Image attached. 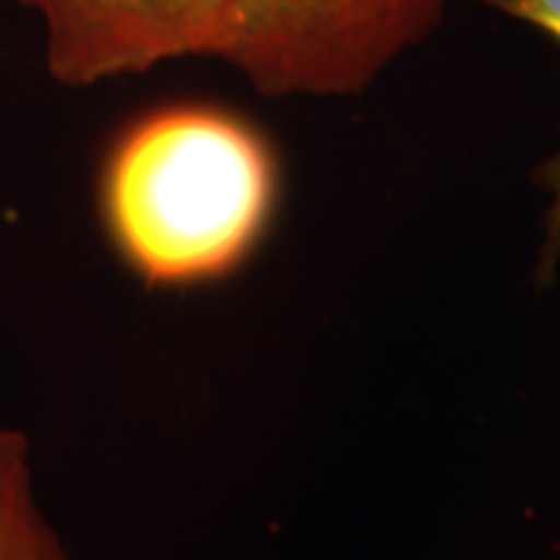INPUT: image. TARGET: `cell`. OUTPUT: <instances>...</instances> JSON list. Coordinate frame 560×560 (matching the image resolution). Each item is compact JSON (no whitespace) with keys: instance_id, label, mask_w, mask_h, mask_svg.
I'll use <instances>...</instances> for the list:
<instances>
[{"instance_id":"obj_1","label":"cell","mask_w":560,"mask_h":560,"mask_svg":"<svg viewBox=\"0 0 560 560\" xmlns=\"http://www.w3.org/2000/svg\"><path fill=\"white\" fill-rule=\"evenodd\" d=\"M275 187L271 150L246 121L178 106L121 135L103 172V219L147 283H200L249 256Z\"/></svg>"},{"instance_id":"obj_2","label":"cell","mask_w":560,"mask_h":560,"mask_svg":"<svg viewBox=\"0 0 560 560\" xmlns=\"http://www.w3.org/2000/svg\"><path fill=\"white\" fill-rule=\"evenodd\" d=\"M452 0H237L221 54L265 97H349L440 28Z\"/></svg>"},{"instance_id":"obj_3","label":"cell","mask_w":560,"mask_h":560,"mask_svg":"<svg viewBox=\"0 0 560 560\" xmlns=\"http://www.w3.org/2000/svg\"><path fill=\"white\" fill-rule=\"evenodd\" d=\"M44 22V62L57 84L147 72L187 57H221L237 0H20Z\"/></svg>"},{"instance_id":"obj_4","label":"cell","mask_w":560,"mask_h":560,"mask_svg":"<svg viewBox=\"0 0 560 560\" xmlns=\"http://www.w3.org/2000/svg\"><path fill=\"white\" fill-rule=\"evenodd\" d=\"M0 560H69L35 486L32 440L0 427Z\"/></svg>"},{"instance_id":"obj_5","label":"cell","mask_w":560,"mask_h":560,"mask_svg":"<svg viewBox=\"0 0 560 560\" xmlns=\"http://www.w3.org/2000/svg\"><path fill=\"white\" fill-rule=\"evenodd\" d=\"M486 3L511 20L539 28L560 47V0H486ZM536 184L548 194V212H545V231H541L533 278L545 287L558 278L560 271V143L555 147V153L541 162Z\"/></svg>"}]
</instances>
